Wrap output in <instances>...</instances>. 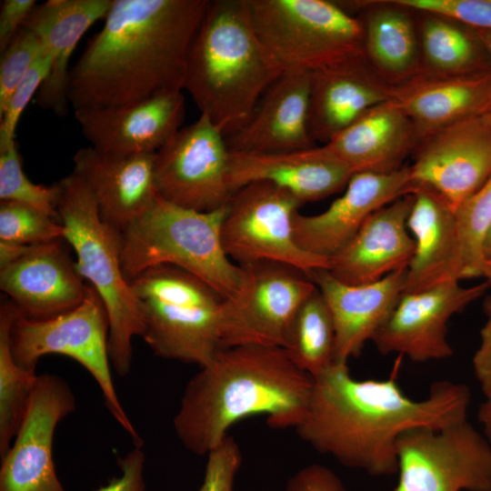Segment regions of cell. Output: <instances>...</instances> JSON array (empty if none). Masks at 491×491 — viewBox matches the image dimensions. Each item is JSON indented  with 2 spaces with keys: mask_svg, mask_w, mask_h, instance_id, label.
<instances>
[{
  "mask_svg": "<svg viewBox=\"0 0 491 491\" xmlns=\"http://www.w3.org/2000/svg\"><path fill=\"white\" fill-rule=\"evenodd\" d=\"M470 391L440 380L426 397L407 396L393 377L358 380L346 362L312 376L309 401L297 435L317 452L374 476L396 474V445L406 432L442 429L467 420Z\"/></svg>",
  "mask_w": 491,
  "mask_h": 491,
  "instance_id": "6da1fadb",
  "label": "cell"
},
{
  "mask_svg": "<svg viewBox=\"0 0 491 491\" xmlns=\"http://www.w3.org/2000/svg\"><path fill=\"white\" fill-rule=\"evenodd\" d=\"M209 0H114L103 27L69 70L74 110L184 90L192 40Z\"/></svg>",
  "mask_w": 491,
  "mask_h": 491,
  "instance_id": "7a4b0ae2",
  "label": "cell"
},
{
  "mask_svg": "<svg viewBox=\"0 0 491 491\" xmlns=\"http://www.w3.org/2000/svg\"><path fill=\"white\" fill-rule=\"evenodd\" d=\"M311 390L312 376L282 347L221 348L187 382L174 430L186 450L207 456L234 424L247 416L263 415L273 428H295Z\"/></svg>",
  "mask_w": 491,
  "mask_h": 491,
  "instance_id": "3957f363",
  "label": "cell"
},
{
  "mask_svg": "<svg viewBox=\"0 0 491 491\" xmlns=\"http://www.w3.org/2000/svg\"><path fill=\"white\" fill-rule=\"evenodd\" d=\"M259 41L247 0L208 3L192 40L184 90L225 136L252 115L282 75Z\"/></svg>",
  "mask_w": 491,
  "mask_h": 491,
  "instance_id": "277c9868",
  "label": "cell"
},
{
  "mask_svg": "<svg viewBox=\"0 0 491 491\" xmlns=\"http://www.w3.org/2000/svg\"><path fill=\"white\" fill-rule=\"evenodd\" d=\"M57 213L64 240L74 249L75 267L101 297L109 321V356L122 376L131 369L135 336L143 316L122 267V232L105 222L85 184L73 172L57 183Z\"/></svg>",
  "mask_w": 491,
  "mask_h": 491,
  "instance_id": "5b68a950",
  "label": "cell"
},
{
  "mask_svg": "<svg viewBox=\"0 0 491 491\" xmlns=\"http://www.w3.org/2000/svg\"><path fill=\"white\" fill-rule=\"evenodd\" d=\"M227 205L212 212H198L157 195L122 231L121 262L126 279L168 265L199 277L224 298L232 296L239 286L241 268L228 257L222 244L221 226Z\"/></svg>",
  "mask_w": 491,
  "mask_h": 491,
  "instance_id": "8992f818",
  "label": "cell"
},
{
  "mask_svg": "<svg viewBox=\"0 0 491 491\" xmlns=\"http://www.w3.org/2000/svg\"><path fill=\"white\" fill-rule=\"evenodd\" d=\"M143 316L141 337L159 357L206 365L220 349L224 297L176 266L151 267L129 280Z\"/></svg>",
  "mask_w": 491,
  "mask_h": 491,
  "instance_id": "52a82bcc",
  "label": "cell"
},
{
  "mask_svg": "<svg viewBox=\"0 0 491 491\" xmlns=\"http://www.w3.org/2000/svg\"><path fill=\"white\" fill-rule=\"evenodd\" d=\"M256 34L286 71L316 72L365 60L360 19L326 0H247Z\"/></svg>",
  "mask_w": 491,
  "mask_h": 491,
  "instance_id": "ba28073f",
  "label": "cell"
},
{
  "mask_svg": "<svg viewBox=\"0 0 491 491\" xmlns=\"http://www.w3.org/2000/svg\"><path fill=\"white\" fill-rule=\"evenodd\" d=\"M10 347L16 363L35 370L38 360L51 354L71 357L85 367L98 385L105 406L135 446L143 440L116 394L109 356V321L104 303L90 286L85 299L60 315L29 318L20 313L10 332Z\"/></svg>",
  "mask_w": 491,
  "mask_h": 491,
  "instance_id": "9c48e42d",
  "label": "cell"
},
{
  "mask_svg": "<svg viewBox=\"0 0 491 491\" xmlns=\"http://www.w3.org/2000/svg\"><path fill=\"white\" fill-rule=\"evenodd\" d=\"M238 266L239 286L222 304L220 349L283 348L294 316L317 286L308 274L290 265L260 261Z\"/></svg>",
  "mask_w": 491,
  "mask_h": 491,
  "instance_id": "30bf717a",
  "label": "cell"
},
{
  "mask_svg": "<svg viewBox=\"0 0 491 491\" xmlns=\"http://www.w3.org/2000/svg\"><path fill=\"white\" fill-rule=\"evenodd\" d=\"M300 205L292 194L267 182L234 192L221 226L225 254L237 265L273 261L308 275L328 269V258L305 251L296 241L294 218Z\"/></svg>",
  "mask_w": 491,
  "mask_h": 491,
  "instance_id": "8fae6325",
  "label": "cell"
},
{
  "mask_svg": "<svg viewBox=\"0 0 491 491\" xmlns=\"http://www.w3.org/2000/svg\"><path fill=\"white\" fill-rule=\"evenodd\" d=\"M396 454L392 491H491V444L467 420L409 430Z\"/></svg>",
  "mask_w": 491,
  "mask_h": 491,
  "instance_id": "7c38bea8",
  "label": "cell"
},
{
  "mask_svg": "<svg viewBox=\"0 0 491 491\" xmlns=\"http://www.w3.org/2000/svg\"><path fill=\"white\" fill-rule=\"evenodd\" d=\"M229 150L224 133L205 115L181 127L155 154L158 195L174 205L212 212L233 195L228 181Z\"/></svg>",
  "mask_w": 491,
  "mask_h": 491,
  "instance_id": "4fadbf2b",
  "label": "cell"
},
{
  "mask_svg": "<svg viewBox=\"0 0 491 491\" xmlns=\"http://www.w3.org/2000/svg\"><path fill=\"white\" fill-rule=\"evenodd\" d=\"M490 286L486 280L466 287L452 280L403 293L372 342L382 355L394 353L413 362L449 358L454 351L447 340V322L484 296Z\"/></svg>",
  "mask_w": 491,
  "mask_h": 491,
  "instance_id": "5bb4252c",
  "label": "cell"
},
{
  "mask_svg": "<svg viewBox=\"0 0 491 491\" xmlns=\"http://www.w3.org/2000/svg\"><path fill=\"white\" fill-rule=\"evenodd\" d=\"M75 408L64 378L39 376L19 430L1 456L0 491H65L56 475L53 442L57 425Z\"/></svg>",
  "mask_w": 491,
  "mask_h": 491,
  "instance_id": "9a60e30c",
  "label": "cell"
},
{
  "mask_svg": "<svg viewBox=\"0 0 491 491\" xmlns=\"http://www.w3.org/2000/svg\"><path fill=\"white\" fill-rule=\"evenodd\" d=\"M426 137L409 166L411 181L434 190L455 210L491 177V126L479 114Z\"/></svg>",
  "mask_w": 491,
  "mask_h": 491,
  "instance_id": "2e32d148",
  "label": "cell"
},
{
  "mask_svg": "<svg viewBox=\"0 0 491 491\" xmlns=\"http://www.w3.org/2000/svg\"><path fill=\"white\" fill-rule=\"evenodd\" d=\"M409 166L389 173L356 172L344 194L324 212L294 218V235L305 251L330 259L360 230L376 211L411 194Z\"/></svg>",
  "mask_w": 491,
  "mask_h": 491,
  "instance_id": "e0dca14e",
  "label": "cell"
},
{
  "mask_svg": "<svg viewBox=\"0 0 491 491\" xmlns=\"http://www.w3.org/2000/svg\"><path fill=\"white\" fill-rule=\"evenodd\" d=\"M64 239L25 246L0 266V288L19 313L43 319L70 311L87 296L90 285L63 246Z\"/></svg>",
  "mask_w": 491,
  "mask_h": 491,
  "instance_id": "ac0fdd59",
  "label": "cell"
},
{
  "mask_svg": "<svg viewBox=\"0 0 491 491\" xmlns=\"http://www.w3.org/2000/svg\"><path fill=\"white\" fill-rule=\"evenodd\" d=\"M185 113L182 92L131 104L74 110L91 146L118 155L155 154L181 128Z\"/></svg>",
  "mask_w": 491,
  "mask_h": 491,
  "instance_id": "d6986e66",
  "label": "cell"
},
{
  "mask_svg": "<svg viewBox=\"0 0 491 491\" xmlns=\"http://www.w3.org/2000/svg\"><path fill=\"white\" fill-rule=\"evenodd\" d=\"M353 174L326 145L282 153L229 151L227 181L232 193L251 183L267 182L303 205L340 191Z\"/></svg>",
  "mask_w": 491,
  "mask_h": 491,
  "instance_id": "ffe728a7",
  "label": "cell"
},
{
  "mask_svg": "<svg viewBox=\"0 0 491 491\" xmlns=\"http://www.w3.org/2000/svg\"><path fill=\"white\" fill-rule=\"evenodd\" d=\"M310 83V72H283L249 119L225 136L228 150L282 153L316 146L308 127Z\"/></svg>",
  "mask_w": 491,
  "mask_h": 491,
  "instance_id": "44dd1931",
  "label": "cell"
},
{
  "mask_svg": "<svg viewBox=\"0 0 491 491\" xmlns=\"http://www.w3.org/2000/svg\"><path fill=\"white\" fill-rule=\"evenodd\" d=\"M155 154L118 155L90 145L73 155V173L93 195L102 218L121 232L158 195Z\"/></svg>",
  "mask_w": 491,
  "mask_h": 491,
  "instance_id": "7402d4cb",
  "label": "cell"
},
{
  "mask_svg": "<svg viewBox=\"0 0 491 491\" xmlns=\"http://www.w3.org/2000/svg\"><path fill=\"white\" fill-rule=\"evenodd\" d=\"M407 268L382 279L349 285L327 269L309 274L321 293L336 330L335 362H348L361 355L368 341L386 321L403 294Z\"/></svg>",
  "mask_w": 491,
  "mask_h": 491,
  "instance_id": "603a6c76",
  "label": "cell"
},
{
  "mask_svg": "<svg viewBox=\"0 0 491 491\" xmlns=\"http://www.w3.org/2000/svg\"><path fill=\"white\" fill-rule=\"evenodd\" d=\"M412 204L411 193L376 211L329 259L327 271L343 283L362 285L407 268L415 251L407 227Z\"/></svg>",
  "mask_w": 491,
  "mask_h": 491,
  "instance_id": "cb8c5ba5",
  "label": "cell"
},
{
  "mask_svg": "<svg viewBox=\"0 0 491 491\" xmlns=\"http://www.w3.org/2000/svg\"><path fill=\"white\" fill-rule=\"evenodd\" d=\"M113 1L49 0L34 7L23 25L36 33L53 57L49 75L36 94L40 107L59 116L67 113L70 57L87 29L106 16Z\"/></svg>",
  "mask_w": 491,
  "mask_h": 491,
  "instance_id": "d4e9b609",
  "label": "cell"
},
{
  "mask_svg": "<svg viewBox=\"0 0 491 491\" xmlns=\"http://www.w3.org/2000/svg\"><path fill=\"white\" fill-rule=\"evenodd\" d=\"M407 227L415 251L403 293H416L446 281H460L455 210L436 192L416 186Z\"/></svg>",
  "mask_w": 491,
  "mask_h": 491,
  "instance_id": "484cf974",
  "label": "cell"
},
{
  "mask_svg": "<svg viewBox=\"0 0 491 491\" xmlns=\"http://www.w3.org/2000/svg\"><path fill=\"white\" fill-rule=\"evenodd\" d=\"M393 97V91L368 72L365 60L311 73L308 127L312 138L326 144L371 108Z\"/></svg>",
  "mask_w": 491,
  "mask_h": 491,
  "instance_id": "4316f807",
  "label": "cell"
},
{
  "mask_svg": "<svg viewBox=\"0 0 491 491\" xmlns=\"http://www.w3.org/2000/svg\"><path fill=\"white\" fill-rule=\"evenodd\" d=\"M415 127L392 98L362 115L326 145L356 172L389 173L401 168Z\"/></svg>",
  "mask_w": 491,
  "mask_h": 491,
  "instance_id": "83f0119b",
  "label": "cell"
},
{
  "mask_svg": "<svg viewBox=\"0 0 491 491\" xmlns=\"http://www.w3.org/2000/svg\"><path fill=\"white\" fill-rule=\"evenodd\" d=\"M424 136L491 105V75L423 79L393 91L392 97Z\"/></svg>",
  "mask_w": 491,
  "mask_h": 491,
  "instance_id": "f1b7e54d",
  "label": "cell"
},
{
  "mask_svg": "<svg viewBox=\"0 0 491 491\" xmlns=\"http://www.w3.org/2000/svg\"><path fill=\"white\" fill-rule=\"evenodd\" d=\"M19 314L5 296L0 304V457L12 445L27 412L39 376L19 366L10 347L12 325Z\"/></svg>",
  "mask_w": 491,
  "mask_h": 491,
  "instance_id": "f546056e",
  "label": "cell"
},
{
  "mask_svg": "<svg viewBox=\"0 0 491 491\" xmlns=\"http://www.w3.org/2000/svg\"><path fill=\"white\" fill-rule=\"evenodd\" d=\"M335 346L333 318L317 288L294 316L283 349L300 370L315 376L335 362Z\"/></svg>",
  "mask_w": 491,
  "mask_h": 491,
  "instance_id": "4dcf8cb0",
  "label": "cell"
},
{
  "mask_svg": "<svg viewBox=\"0 0 491 491\" xmlns=\"http://www.w3.org/2000/svg\"><path fill=\"white\" fill-rule=\"evenodd\" d=\"M365 49L371 60L392 75H403L416 63L417 46L406 13L385 7L370 12L364 25Z\"/></svg>",
  "mask_w": 491,
  "mask_h": 491,
  "instance_id": "1f68e13d",
  "label": "cell"
},
{
  "mask_svg": "<svg viewBox=\"0 0 491 491\" xmlns=\"http://www.w3.org/2000/svg\"><path fill=\"white\" fill-rule=\"evenodd\" d=\"M459 279L484 277L491 283L485 243L491 228V177L456 209Z\"/></svg>",
  "mask_w": 491,
  "mask_h": 491,
  "instance_id": "d6a6232c",
  "label": "cell"
},
{
  "mask_svg": "<svg viewBox=\"0 0 491 491\" xmlns=\"http://www.w3.org/2000/svg\"><path fill=\"white\" fill-rule=\"evenodd\" d=\"M422 44L428 64L443 74H459L476 57L474 45L466 32L438 15L427 14L422 26Z\"/></svg>",
  "mask_w": 491,
  "mask_h": 491,
  "instance_id": "836d02e7",
  "label": "cell"
},
{
  "mask_svg": "<svg viewBox=\"0 0 491 491\" xmlns=\"http://www.w3.org/2000/svg\"><path fill=\"white\" fill-rule=\"evenodd\" d=\"M57 198L56 183L37 185L25 175L16 143L0 149V201L22 203L59 220Z\"/></svg>",
  "mask_w": 491,
  "mask_h": 491,
  "instance_id": "e575fe53",
  "label": "cell"
},
{
  "mask_svg": "<svg viewBox=\"0 0 491 491\" xmlns=\"http://www.w3.org/2000/svg\"><path fill=\"white\" fill-rule=\"evenodd\" d=\"M63 237L59 220L22 203L0 201V242L32 246Z\"/></svg>",
  "mask_w": 491,
  "mask_h": 491,
  "instance_id": "d590c367",
  "label": "cell"
},
{
  "mask_svg": "<svg viewBox=\"0 0 491 491\" xmlns=\"http://www.w3.org/2000/svg\"><path fill=\"white\" fill-rule=\"evenodd\" d=\"M44 47V42L36 33L23 25L6 49L1 53L0 116Z\"/></svg>",
  "mask_w": 491,
  "mask_h": 491,
  "instance_id": "8d00e7d4",
  "label": "cell"
},
{
  "mask_svg": "<svg viewBox=\"0 0 491 491\" xmlns=\"http://www.w3.org/2000/svg\"><path fill=\"white\" fill-rule=\"evenodd\" d=\"M52 61V55L45 45L43 52L14 92L4 114L0 116V149L15 143V129L21 115L48 76Z\"/></svg>",
  "mask_w": 491,
  "mask_h": 491,
  "instance_id": "74e56055",
  "label": "cell"
},
{
  "mask_svg": "<svg viewBox=\"0 0 491 491\" xmlns=\"http://www.w3.org/2000/svg\"><path fill=\"white\" fill-rule=\"evenodd\" d=\"M404 8L451 18L476 30L491 31V0H396Z\"/></svg>",
  "mask_w": 491,
  "mask_h": 491,
  "instance_id": "f35d334b",
  "label": "cell"
},
{
  "mask_svg": "<svg viewBox=\"0 0 491 491\" xmlns=\"http://www.w3.org/2000/svg\"><path fill=\"white\" fill-rule=\"evenodd\" d=\"M203 483L198 491H234L242 463L237 442L229 435L207 454Z\"/></svg>",
  "mask_w": 491,
  "mask_h": 491,
  "instance_id": "ab89813d",
  "label": "cell"
},
{
  "mask_svg": "<svg viewBox=\"0 0 491 491\" xmlns=\"http://www.w3.org/2000/svg\"><path fill=\"white\" fill-rule=\"evenodd\" d=\"M143 446H134L124 456L117 457L121 475L95 491H145V455Z\"/></svg>",
  "mask_w": 491,
  "mask_h": 491,
  "instance_id": "60d3db41",
  "label": "cell"
},
{
  "mask_svg": "<svg viewBox=\"0 0 491 491\" xmlns=\"http://www.w3.org/2000/svg\"><path fill=\"white\" fill-rule=\"evenodd\" d=\"M285 491H347L338 476L327 466L311 464L296 472Z\"/></svg>",
  "mask_w": 491,
  "mask_h": 491,
  "instance_id": "b9f144b4",
  "label": "cell"
},
{
  "mask_svg": "<svg viewBox=\"0 0 491 491\" xmlns=\"http://www.w3.org/2000/svg\"><path fill=\"white\" fill-rule=\"evenodd\" d=\"M35 0H5L0 8V52L3 53L36 5Z\"/></svg>",
  "mask_w": 491,
  "mask_h": 491,
  "instance_id": "7bdbcfd3",
  "label": "cell"
},
{
  "mask_svg": "<svg viewBox=\"0 0 491 491\" xmlns=\"http://www.w3.org/2000/svg\"><path fill=\"white\" fill-rule=\"evenodd\" d=\"M473 369L482 390L491 388V318L480 330L479 346L473 356Z\"/></svg>",
  "mask_w": 491,
  "mask_h": 491,
  "instance_id": "ee69618b",
  "label": "cell"
},
{
  "mask_svg": "<svg viewBox=\"0 0 491 491\" xmlns=\"http://www.w3.org/2000/svg\"><path fill=\"white\" fill-rule=\"evenodd\" d=\"M483 393L485 400L479 406L477 417L483 426L485 436L491 444V388Z\"/></svg>",
  "mask_w": 491,
  "mask_h": 491,
  "instance_id": "f6af8a7d",
  "label": "cell"
},
{
  "mask_svg": "<svg viewBox=\"0 0 491 491\" xmlns=\"http://www.w3.org/2000/svg\"><path fill=\"white\" fill-rule=\"evenodd\" d=\"M477 36L491 57V31L476 30ZM491 106V105H490Z\"/></svg>",
  "mask_w": 491,
  "mask_h": 491,
  "instance_id": "bcb514c9",
  "label": "cell"
},
{
  "mask_svg": "<svg viewBox=\"0 0 491 491\" xmlns=\"http://www.w3.org/2000/svg\"><path fill=\"white\" fill-rule=\"evenodd\" d=\"M485 255L489 264H491V228L488 232V235L486 236V240L485 243Z\"/></svg>",
  "mask_w": 491,
  "mask_h": 491,
  "instance_id": "7dc6e473",
  "label": "cell"
},
{
  "mask_svg": "<svg viewBox=\"0 0 491 491\" xmlns=\"http://www.w3.org/2000/svg\"><path fill=\"white\" fill-rule=\"evenodd\" d=\"M483 307L486 316L491 318V296L486 298Z\"/></svg>",
  "mask_w": 491,
  "mask_h": 491,
  "instance_id": "c3c4849f",
  "label": "cell"
},
{
  "mask_svg": "<svg viewBox=\"0 0 491 491\" xmlns=\"http://www.w3.org/2000/svg\"><path fill=\"white\" fill-rule=\"evenodd\" d=\"M483 115L491 126V106L486 112H484Z\"/></svg>",
  "mask_w": 491,
  "mask_h": 491,
  "instance_id": "681fc988",
  "label": "cell"
}]
</instances>
